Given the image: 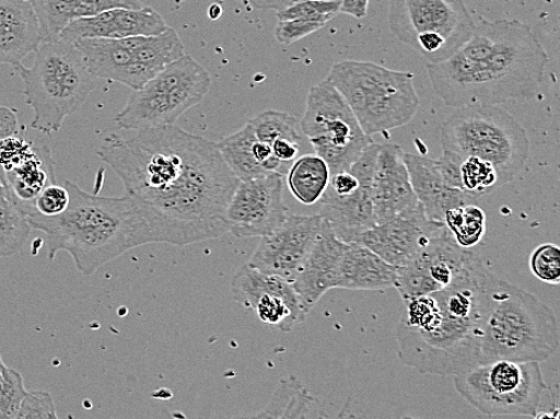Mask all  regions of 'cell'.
<instances>
[{
	"label": "cell",
	"instance_id": "6da1fadb",
	"mask_svg": "<svg viewBox=\"0 0 560 419\" xmlns=\"http://www.w3.org/2000/svg\"><path fill=\"white\" fill-rule=\"evenodd\" d=\"M97 155L118 174L126 194L172 221L188 246L228 234L226 209L241 181L218 143L170 125L127 138L113 133Z\"/></svg>",
	"mask_w": 560,
	"mask_h": 419
},
{
	"label": "cell",
	"instance_id": "7a4b0ae2",
	"mask_svg": "<svg viewBox=\"0 0 560 419\" xmlns=\"http://www.w3.org/2000/svg\"><path fill=\"white\" fill-rule=\"evenodd\" d=\"M498 279L472 253L447 288L405 301L396 327L402 364L441 377L481 364L483 330Z\"/></svg>",
	"mask_w": 560,
	"mask_h": 419
},
{
	"label": "cell",
	"instance_id": "3957f363",
	"mask_svg": "<svg viewBox=\"0 0 560 419\" xmlns=\"http://www.w3.org/2000/svg\"><path fill=\"white\" fill-rule=\"evenodd\" d=\"M550 61L527 23L481 20L447 60L427 63L431 86L447 107L500 106L538 93Z\"/></svg>",
	"mask_w": 560,
	"mask_h": 419
},
{
	"label": "cell",
	"instance_id": "277c9868",
	"mask_svg": "<svg viewBox=\"0 0 560 419\" xmlns=\"http://www.w3.org/2000/svg\"><path fill=\"white\" fill-rule=\"evenodd\" d=\"M69 203L63 213L28 217L32 229L48 238V258L58 252L72 255L77 269L96 273L102 266L150 243L188 246L183 232L156 209L130 195L104 197L89 194L66 181Z\"/></svg>",
	"mask_w": 560,
	"mask_h": 419
},
{
	"label": "cell",
	"instance_id": "5b68a950",
	"mask_svg": "<svg viewBox=\"0 0 560 419\" xmlns=\"http://www.w3.org/2000/svg\"><path fill=\"white\" fill-rule=\"evenodd\" d=\"M558 347L559 324L553 310L499 277L485 325L481 363L501 359L541 363Z\"/></svg>",
	"mask_w": 560,
	"mask_h": 419
},
{
	"label": "cell",
	"instance_id": "8992f818",
	"mask_svg": "<svg viewBox=\"0 0 560 419\" xmlns=\"http://www.w3.org/2000/svg\"><path fill=\"white\" fill-rule=\"evenodd\" d=\"M441 146V159L455 166L469 156L490 162L501 186L517 178L530 159L527 131L500 106L455 109L442 126Z\"/></svg>",
	"mask_w": 560,
	"mask_h": 419
},
{
	"label": "cell",
	"instance_id": "52a82bcc",
	"mask_svg": "<svg viewBox=\"0 0 560 419\" xmlns=\"http://www.w3.org/2000/svg\"><path fill=\"white\" fill-rule=\"evenodd\" d=\"M25 84L23 95L34 110L33 130L51 135L61 130L67 116L84 106L98 78L91 74L72 43H40L34 65L15 68Z\"/></svg>",
	"mask_w": 560,
	"mask_h": 419
},
{
	"label": "cell",
	"instance_id": "ba28073f",
	"mask_svg": "<svg viewBox=\"0 0 560 419\" xmlns=\"http://www.w3.org/2000/svg\"><path fill=\"white\" fill-rule=\"evenodd\" d=\"M341 93L369 137L410 124L420 107L415 74L366 61L335 63L325 79Z\"/></svg>",
	"mask_w": 560,
	"mask_h": 419
},
{
	"label": "cell",
	"instance_id": "9c48e42d",
	"mask_svg": "<svg viewBox=\"0 0 560 419\" xmlns=\"http://www.w3.org/2000/svg\"><path fill=\"white\" fill-rule=\"evenodd\" d=\"M460 397L487 416L534 417L547 391L540 363L492 360L453 376Z\"/></svg>",
	"mask_w": 560,
	"mask_h": 419
},
{
	"label": "cell",
	"instance_id": "30bf717a",
	"mask_svg": "<svg viewBox=\"0 0 560 419\" xmlns=\"http://www.w3.org/2000/svg\"><path fill=\"white\" fill-rule=\"evenodd\" d=\"M210 86L212 78L207 69L184 55L136 90L115 124L135 132L175 125L184 113L203 101Z\"/></svg>",
	"mask_w": 560,
	"mask_h": 419
},
{
	"label": "cell",
	"instance_id": "8fae6325",
	"mask_svg": "<svg viewBox=\"0 0 560 419\" xmlns=\"http://www.w3.org/2000/svg\"><path fill=\"white\" fill-rule=\"evenodd\" d=\"M476 23L465 0H389V27L427 63L447 60L468 42Z\"/></svg>",
	"mask_w": 560,
	"mask_h": 419
},
{
	"label": "cell",
	"instance_id": "7c38bea8",
	"mask_svg": "<svg viewBox=\"0 0 560 419\" xmlns=\"http://www.w3.org/2000/svg\"><path fill=\"white\" fill-rule=\"evenodd\" d=\"M300 128L315 154L329 165L332 174L349 171L363 150L372 143L352 109L329 81L324 80L308 92L306 110Z\"/></svg>",
	"mask_w": 560,
	"mask_h": 419
},
{
	"label": "cell",
	"instance_id": "4fadbf2b",
	"mask_svg": "<svg viewBox=\"0 0 560 419\" xmlns=\"http://www.w3.org/2000/svg\"><path fill=\"white\" fill-rule=\"evenodd\" d=\"M74 45L91 74L133 91L144 86L172 60V46L162 34L125 39H81Z\"/></svg>",
	"mask_w": 560,
	"mask_h": 419
},
{
	"label": "cell",
	"instance_id": "5bb4252c",
	"mask_svg": "<svg viewBox=\"0 0 560 419\" xmlns=\"http://www.w3.org/2000/svg\"><path fill=\"white\" fill-rule=\"evenodd\" d=\"M26 128L0 141V181L28 217L35 213L34 202L50 184L57 183L50 147L32 141Z\"/></svg>",
	"mask_w": 560,
	"mask_h": 419
},
{
	"label": "cell",
	"instance_id": "9a60e30c",
	"mask_svg": "<svg viewBox=\"0 0 560 419\" xmlns=\"http://www.w3.org/2000/svg\"><path fill=\"white\" fill-rule=\"evenodd\" d=\"M284 184L282 172L240 182L226 209L229 232L237 238L264 237L282 225L289 216Z\"/></svg>",
	"mask_w": 560,
	"mask_h": 419
},
{
	"label": "cell",
	"instance_id": "2e32d148",
	"mask_svg": "<svg viewBox=\"0 0 560 419\" xmlns=\"http://www.w3.org/2000/svg\"><path fill=\"white\" fill-rule=\"evenodd\" d=\"M471 254L454 241L445 225L412 258L398 266L394 288L404 301L440 292L463 271Z\"/></svg>",
	"mask_w": 560,
	"mask_h": 419
},
{
	"label": "cell",
	"instance_id": "e0dca14e",
	"mask_svg": "<svg viewBox=\"0 0 560 419\" xmlns=\"http://www.w3.org/2000/svg\"><path fill=\"white\" fill-rule=\"evenodd\" d=\"M231 292L233 299L253 310L264 324L273 325L282 333L293 331L307 317L293 283L250 264L242 266L233 276Z\"/></svg>",
	"mask_w": 560,
	"mask_h": 419
},
{
	"label": "cell",
	"instance_id": "ac0fdd59",
	"mask_svg": "<svg viewBox=\"0 0 560 419\" xmlns=\"http://www.w3.org/2000/svg\"><path fill=\"white\" fill-rule=\"evenodd\" d=\"M322 226L319 214L288 216L282 225L261 237L249 264L265 273L293 282L317 242Z\"/></svg>",
	"mask_w": 560,
	"mask_h": 419
},
{
	"label": "cell",
	"instance_id": "d6986e66",
	"mask_svg": "<svg viewBox=\"0 0 560 419\" xmlns=\"http://www.w3.org/2000/svg\"><path fill=\"white\" fill-rule=\"evenodd\" d=\"M445 224L430 220L422 205L415 211L395 216L360 236L363 246L393 266H401Z\"/></svg>",
	"mask_w": 560,
	"mask_h": 419
},
{
	"label": "cell",
	"instance_id": "ffe728a7",
	"mask_svg": "<svg viewBox=\"0 0 560 419\" xmlns=\"http://www.w3.org/2000/svg\"><path fill=\"white\" fill-rule=\"evenodd\" d=\"M168 30L156 10L114 8L102 13L70 22L61 33V40L74 44L81 39H125L139 36H158Z\"/></svg>",
	"mask_w": 560,
	"mask_h": 419
},
{
	"label": "cell",
	"instance_id": "44dd1931",
	"mask_svg": "<svg viewBox=\"0 0 560 419\" xmlns=\"http://www.w3.org/2000/svg\"><path fill=\"white\" fill-rule=\"evenodd\" d=\"M399 146H381L372 181V201L377 224L395 216L412 212L420 203L413 191Z\"/></svg>",
	"mask_w": 560,
	"mask_h": 419
},
{
	"label": "cell",
	"instance_id": "7402d4cb",
	"mask_svg": "<svg viewBox=\"0 0 560 419\" xmlns=\"http://www.w3.org/2000/svg\"><path fill=\"white\" fill-rule=\"evenodd\" d=\"M346 246L347 243L338 240L323 219L319 237L294 281L291 282L307 314L329 290L337 289Z\"/></svg>",
	"mask_w": 560,
	"mask_h": 419
},
{
	"label": "cell",
	"instance_id": "603a6c76",
	"mask_svg": "<svg viewBox=\"0 0 560 419\" xmlns=\"http://www.w3.org/2000/svg\"><path fill=\"white\" fill-rule=\"evenodd\" d=\"M358 181L359 188L354 194L337 196L328 188L318 202V214L335 236L346 243H358L365 231L377 224L372 201L373 178Z\"/></svg>",
	"mask_w": 560,
	"mask_h": 419
},
{
	"label": "cell",
	"instance_id": "cb8c5ba5",
	"mask_svg": "<svg viewBox=\"0 0 560 419\" xmlns=\"http://www.w3.org/2000/svg\"><path fill=\"white\" fill-rule=\"evenodd\" d=\"M413 191L430 220L443 223L451 208L477 202L478 197L452 188L443 178L438 160L404 153Z\"/></svg>",
	"mask_w": 560,
	"mask_h": 419
},
{
	"label": "cell",
	"instance_id": "d4e9b609",
	"mask_svg": "<svg viewBox=\"0 0 560 419\" xmlns=\"http://www.w3.org/2000/svg\"><path fill=\"white\" fill-rule=\"evenodd\" d=\"M40 43L31 0H0V65L19 67Z\"/></svg>",
	"mask_w": 560,
	"mask_h": 419
},
{
	"label": "cell",
	"instance_id": "484cf974",
	"mask_svg": "<svg viewBox=\"0 0 560 419\" xmlns=\"http://www.w3.org/2000/svg\"><path fill=\"white\" fill-rule=\"evenodd\" d=\"M39 23L42 43L60 40L62 31L78 19L114 8L140 9V0H31Z\"/></svg>",
	"mask_w": 560,
	"mask_h": 419
},
{
	"label": "cell",
	"instance_id": "4316f807",
	"mask_svg": "<svg viewBox=\"0 0 560 419\" xmlns=\"http://www.w3.org/2000/svg\"><path fill=\"white\" fill-rule=\"evenodd\" d=\"M396 275L398 266L384 261L363 244L347 243L337 288L382 292L394 288Z\"/></svg>",
	"mask_w": 560,
	"mask_h": 419
},
{
	"label": "cell",
	"instance_id": "83f0119b",
	"mask_svg": "<svg viewBox=\"0 0 560 419\" xmlns=\"http://www.w3.org/2000/svg\"><path fill=\"white\" fill-rule=\"evenodd\" d=\"M291 164L287 176L290 193L302 205H317L330 185L329 165L317 154L300 156Z\"/></svg>",
	"mask_w": 560,
	"mask_h": 419
},
{
	"label": "cell",
	"instance_id": "f1b7e54d",
	"mask_svg": "<svg viewBox=\"0 0 560 419\" xmlns=\"http://www.w3.org/2000/svg\"><path fill=\"white\" fill-rule=\"evenodd\" d=\"M260 418L324 417L320 403L294 376L280 380L270 403L256 415Z\"/></svg>",
	"mask_w": 560,
	"mask_h": 419
},
{
	"label": "cell",
	"instance_id": "f546056e",
	"mask_svg": "<svg viewBox=\"0 0 560 419\" xmlns=\"http://www.w3.org/2000/svg\"><path fill=\"white\" fill-rule=\"evenodd\" d=\"M258 141L249 123L241 130L223 139L218 143L221 155L228 166L241 182L260 178L267 173L256 160L254 144Z\"/></svg>",
	"mask_w": 560,
	"mask_h": 419
},
{
	"label": "cell",
	"instance_id": "4dcf8cb0",
	"mask_svg": "<svg viewBox=\"0 0 560 419\" xmlns=\"http://www.w3.org/2000/svg\"><path fill=\"white\" fill-rule=\"evenodd\" d=\"M28 214L9 195L0 181V259L19 254L30 237Z\"/></svg>",
	"mask_w": 560,
	"mask_h": 419
},
{
	"label": "cell",
	"instance_id": "1f68e13d",
	"mask_svg": "<svg viewBox=\"0 0 560 419\" xmlns=\"http://www.w3.org/2000/svg\"><path fill=\"white\" fill-rule=\"evenodd\" d=\"M486 220L483 209L477 202H472L451 208L443 219V224L462 248L469 249L483 240Z\"/></svg>",
	"mask_w": 560,
	"mask_h": 419
},
{
	"label": "cell",
	"instance_id": "d6a6232c",
	"mask_svg": "<svg viewBox=\"0 0 560 419\" xmlns=\"http://www.w3.org/2000/svg\"><path fill=\"white\" fill-rule=\"evenodd\" d=\"M249 124L260 142L271 146L276 139L285 138L299 144L302 143L300 121L287 113L266 110Z\"/></svg>",
	"mask_w": 560,
	"mask_h": 419
},
{
	"label": "cell",
	"instance_id": "836d02e7",
	"mask_svg": "<svg viewBox=\"0 0 560 419\" xmlns=\"http://www.w3.org/2000/svg\"><path fill=\"white\" fill-rule=\"evenodd\" d=\"M462 189L472 196L480 197L500 188L499 174L490 162L469 156L460 165Z\"/></svg>",
	"mask_w": 560,
	"mask_h": 419
},
{
	"label": "cell",
	"instance_id": "e575fe53",
	"mask_svg": "<svg viewBox=\"0 0 560 419\" xmlns=\"http://www.w3.org/2000/svg\"><path fill=\"white\" fill-rule=\"evenodd\" d=\"M341 14V2L334 0H299V2L278 11V20L305 19L323 23L330 22Z\"/></svg>",
	"mask_w": 560,
	"mask_h": 419
},
{
	"label": "cell",
	"instance_id": "d590c367",
	"mask_svg": "<svg viewBox=\"0 0 560 419\" xmlns=\"http://www.w3.org/2000/svg\"><path fill=\"white\" fill-rule=\"evenodd\" d=\"M530 271L539 281L558 286L560 283V249L555 243H545L536 248L529 260Z\"/></svg>",
	"mask_w": 560,
	"mask_h": 419
},
{
	"label": "cell",
	"instance_id": "8d00e7d4",
	"mask_svg": "<svg viewBox=\"0 0 560 419\" xmlns=\"http://www.w3.org/2000/svg\"><path fill=\"white\" fill-rule=\"evenodd\" d=\"M27 391L16 370L7 368L0 380V419L18 418L21 403Z\"/></svg>",
	"mask_w": 560,
	"mask_h": 419
},
{
	"label": "cell",
	"instance_id": "74e56055",
	"mask_svg": "<svg viewBox=\"0 0 560 419\" xmlns=\"http://www.w3.org/2000/svg\"><path fill=\"white\" fill-rule=\"evenodd\" d=\"M68 203L69 193L65 184H50L35 199V213L45 217L60 216L66 211Z\"/></svg>",
	"mask_w": 560,
	"mask_h": 419
},
{
	"label": "cell",
	"instance_id": "f35d334b",
	"mask_svg": "<svg viewBox=\"0 0 560 419\" xmlns=\"http://www.w3.org/2000/svg\"><path fill=\"white\" fill-rule=\"evenodd\" d=\"M323 23L305 19L278 20L275 37L280 44L290 45L322 30Z\"/></svg>",
	"mask_w": 560,
	"mask_h": 419
},
{
	"label": "cell",
	"instance_id": "ab89813d",
	"mask_svg": "<svg viewBox=\"0 0 560 419\" xmlns=\"http://www.w3.org/2000/svg\"><path fill=\"white\" fill-rule=\"evenodd\" d=\"M18 418H57L56 407L48 392H27L23 398Z\"/></svg>",
	"mask_w": 560,
	"mask_h": 419
},
{
	"label": "cell",
	"instance_id": "60d3db41",
	"mask_svg": "<svg viewBox=\"0 0 560 419\" xmlns=\"http://www.w3.org/2000/svg\"><path fill=\"white\" fill-rule=\"evenodd\" d=\"M359 188V181L349 171L332 174L329 189L337 196L354 194Z\"/></svg>",
	"mask_w": 560,
	"mask_h": 419
},
{
	"label": "cell",
	"instance_id": "b9f144b4",
	"mask_svg": "<svg viewBox=\"0 0 560 419\" xmlns=\"http://www.w3.org/2000/svg\"><path fill=\"white\" fill-rule=\"evenodd\" d=\"M300 146L296 142L289 141L285 138L276 139L271 144L275 156L282 162L283 165L291 164L300 154Z\"/></svg>",
	"mask_w": 560,
	"mask_h": 419
},
{
	"label": "cell",
	"instance_id": "7bdbcfd3",
	"mask_svg": "<svg viewBox=\"0 0 560 419\" xmlns=\"http://www.w3.org/2000/svg\"><path fill=\"white\" fill-rule=\"evenodd\" d=\"M21 126L14 109L0 107V141L19 132Z\"/></svg>",
	"mask_w": 560,
	"mask_h": 419
},
{
	"label": "cell",
	"instance_id": "ee69618b",
	"mask_svg": "<svg viewBox=\"0 0 560 419\" xmlns=\"http://www.w3.org/2000/svg\"><path fill=\"white\" fill-rule=\"evenodd\" d=\"M370 0H341V14L354 19H365L368 16Z\"/></svg>",
	"mask_w": 560,
	"mask_h": 419
},
{
	"label": "cell",
	"instance_id": "f6af8a7d",
	"mask_svg": "<svg viewBox=\"0 0 560 419\" xmlns=\"http://www.w3.org/2000/svg\"><path fill=\"white\" fill-rule=\"evenodd\" d=\"M240 2L255 9L273 10L278 13V11L299 2V0H240Z\"/></svg>",
	"mask_w": 560,
	"mask_h": 419
},
{
	"label": "cell",
	"instance_id": "bcb514c9",
	"mask_svg": "<svg viewBox=\"0 0 560 419\" xmlns=\"http://www.w3.org/2000/svg\"><path fill=\"white\" fill-rule=\"evenodd\" d=\"M5 370H7V365L3 362L2 356H0V380H2Z\"/></svg>",
	"mask_w": 560,
	"mask_h": 419
},
{
	"label": "cell",
	"instance_id": "7dc6e473",
	"mask_svg": "<svg viewBox=\"0 0 560 419\" xmlns=\"http://www.w3.org/2000/svg\"><path fill=\"white\" fill-rule=\"evenodd\" d=\"M334 2H341V0H334Z\"/></svg>",
	"mask_w": 560,
	"mask_h": 419
}]
</instances>
